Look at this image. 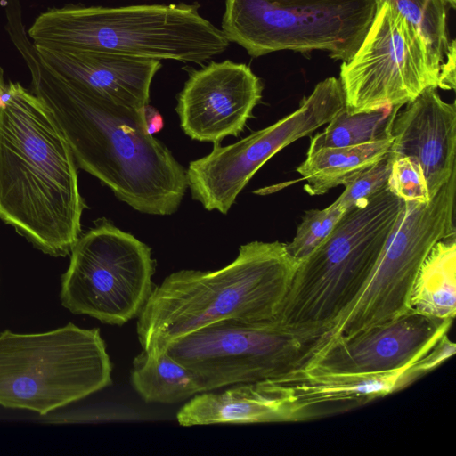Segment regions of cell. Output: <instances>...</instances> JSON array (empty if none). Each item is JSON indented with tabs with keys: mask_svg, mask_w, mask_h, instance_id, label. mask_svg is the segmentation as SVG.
<instances>
[{
	"mask_svg": "<svg viewBox=\"0 0 456 456\" xmlns=\"http://www.w3.org/2000/svg\"><path fill=\"white\" fill-rule=\"evenodd\" d=\"M452 323V320L435 319L410 309L331 343L303 369L348 374L395 372L413 365L447 334Z\"/></svg>",
	"mask_w": 456,
	"mask_h": 456,
	"instance_id": "14",
	"label": "cell"
},
{
	"mask_svg": "<svg viewBox=\"0 0 456 456\" xmlns=\"http://www.w3.org/2000/svg\"><path fill=\"white\" fill-rule=\"evenodd\" d=\"M400 110L398 107H386L351 114L344 105L322 132L311 136L308 151L392 139L393 122Z\"/></svg>",
	"mask_w": 456,
	"mask_h": 456,
	"instance_id": "22",
	"label": "cell"
},
{
	"mask_svg": "<svg viewBox=\"0 0 456 456\" xmlns=\"http://www.w3.org/2000/svg\"><path fill=\"white\" fill-rule=\"evenodd\" d=\"M345 212L335 202L322 209L305 211L293 240L286 243L290 256L299 262L311 254L331 233Z\"/></svg>",
	"mask_w": 456,
	"mask_h": 456,
	"instance_id": "24",
	"label": "cell"
},
{
	"mask_svg": "<svg viewBox=\"0 0 456 456\" xmlns=\"http://www.w3.org/2000/svg\"><path fill=\"white\" fill-rule=\"evenodd\" d=\"M297 265L286 243L255 240L218 270L172 273L154 286L137 317L142 350L160 355L179 338L221 321L275 319Z\"/></svg>",
	"mask_w": 456,
	"mask_h": 456,
	"instance_id": "3",
	"label": "cell"
},
{
	"mask_svg": "<svg viewBox=\"0 0 456 456\" xmlns=\"http://www.w3.org/2000/svg\"><path fill=\"white\" fill-rule=\"evenodd\" d=\"M387 188L404 202L427 203L431 200L420 166L408 157L393 159Z\"/></svg>",
	"mask_w": 456,
	"mask_h": 456,
	"instance_id": "26",
	"label": "cell"
},
{
	"mask_svg": "<svg viewBox=\"0 0 456 456\" xmlns=\"http://www.w3.org/2000/svg\"><path fill=\"white\" fill-rule=\"evenodd\" d=\"M290 407L270 380L240 383L222 392L197 394L182 406L183 427L290 421Z\"/></svg>",
	"mask_w": 456,
	"mask_h": 456,
	"instance_id": "18",
	"label": "cell"
},
{
	"mask_svg": "<svg viewBox=\"0 0 456 456\" xmlns=\"http://www.w3.org/2000/svg\"><path fill=\"white\" fill-rule=\"evenodd\" d=\"M112 363L97 328L69 322L41 333H0V406L39 415L112 384Z\"/></svg>",
	"mask_w": 456,
	"mask_h": 456,
	"instance_id": "6",
	"label": "cell"
},
{
	"mask_svg": "<svg viewBox=\"0 0 456 456\" xmlns=\"http://www.w3.org/2000/svg\"><path fill=\"white\" fill-rule=\"evenodd\" d=\"M61 276V305L74 314L121 326L141 314L154 284L151 248L102 219L80 234Z\"/></svg>",
	"mask_w": 456,
	"mask_h": 456,
	"instance_id": "9",
	"label": "cell"
},
{
	"mask_svg": "<svg viewBox=\"0 0 456 456\" xmlns=\"http://www.w3.org/2000/svg\"><path fill=\"white\" fill-rule=\"evenodd\" d=\"M410 308L424 315L453 320L456 314V237L438 241L415 279Z\"/></svg>",
	"mask_w": 456,
	"mask_h": 456,
	"instance_id": "19",
	"label": "cell"
},
{
	"mask_svg": "<svg viewBox=\"0 0 456 456\" xmlns=\"http://www.w3.org/2000/svg\"><path fill=\"white\" fill-rule=\"evenodd\" d=\"M314 345L281 327L275 319L226 320L179 338L165 353L192 370L208 392L240 383L273 380L302 369Z\"/></svg>",
	"mask_w": 456,
	"mask_h": 456,
	"instance_id": "11",
	"label": "cell"
},
{
	"mask_svg": "<svg viewBox=\"0 0 456 456\" xmlns=\"http://www.w3.org/2000/svg\"><path fill=\"white\" fill-rule=\"evenodd\" d=\"M372 22L338 80L351 113L402 108L437 87L443 62L418 29L387 0H378Z\"/></svg>",
	"mask_w": 456,
	"mask_h": 456,
	"instance_id": "10",
	"label": "cell"
},
{
	"mask_svg": "<svg viewBox=\"0 0 456 456\" xmlns=\"http://www.w3.org/2000/svg\"><path fill=\"white\" fill-rule=\"evenodd\" d=\"M392 139L346 147L307 151L305 159L297 167L305 191L323 195L358 171L374 164L390 150Z\"/></svg>",
	"mask_w": 456,
	"mask_h": 456,
	"instance_id": "20",
	"label": "cell"
},
{
	"mask_svg": "<svg viewBox=\"0 0 456 456\" xmlns=\"http://www.w3.org/2000/svg\"><path fill=\"white\" fill-rule=\"evenodd\" d=\"M405 105L393 122L390 152L420 166L432 199L456 170V104L429 87Z\"/></svg>",
	"mask_w": 456,
	"mask_h": 456,
	"instance_id": "15",
	"label": "cell"
},
{
	"mask_svg": "<svg viewBox=\"0 0 456 456\" xmlns=\"http://www.w3.org/2000/svg\"><path fill=\"white\" fill-rule=\"evenodd\" d=\"M260 78L243 63L211 61L193 70L177 97L180 126L191 139L220 143L237 137L262 98Z\"/></svg>",
	"mask_w": 456,
	"mask_h": 456,
	"instance_id": "13",
	"label": "cell"
},
{
	"mask_svg": "<svg viewBox=\"0 0 456 456\" xmlns=\"http://www.w3.org/2000/svg\"><path fill=\"white\" fill-rule=\"evenodd\" d=\"M8 84L5 83L3 69L0 67V106L4 103L7 94Z\"/></svg>",
	"mask_w": 456,
	"mask_h": 456,
	"instance_id": "30",
	"label": "cell"
},
{
	"mask_svg": "<svg viewBox=\"0 0 456 456\" xmlns=\"http://www.w3.org/2000/svg\"><path fill=\"white\" fill-rule=\"evenodd\" d=\"M143 115L146 129L150 134L153 135L163 128V118L155 108L147 104L143 108Z\"/></svg>",
	"mask_w": 456,
	"mask_h": 456,
	"instance_id": "29",
	"label": "cell"
},
{
	"mask_svg": "<svg viewBox=\"0 0 456 456\" xmlns=\"http://www.w3.org/2000/svg\"><path fill=\"white\" fill-rule=\"evenodd\" d=\"M378 1V0H377ZM422 36L426 43L444 63L452 40L447 29L444 0H387Z\"/></svg>",
	"mask_w": 456,
	"mask_h": 456,
	"instance_id": "23",
	"label": "cell"
},
{
	"mask_svg": "<svg viewBox=\"0 0 456 456\" xmlns=\"http://www.w3.org/2000/svg\"><path fill=\"white\" fill-rule=\"evenodd\" d=\"M377 0H225L222 31L252 57L324 51L347 61L365 37Z\"/></svg>",
	"mask_w": 456,
	"mask_h": 456,
	"instance_id": "8",
	"label": "cell"
},
{
	"mask_svg": "<svg viewBox=\"0 0 456 456\" xmlns=\"http://www.w3.org/2000/svg\"><path fill=\"white\" fill-rule=\"evenodd\" d=\"M43 62L60 75L124 105L143 109L161 68L159 60L33 44Z\"/></svg>",
	"mask_w": 456,
	"mask_h": 456,
	"instance_id": "17",
	"label": "cell"
},
{
	"mask_svg": "<svg viewBox=\"0 0 456 456\" xmlns=\"http://www.w3.org/2000/svg\"><path fill=\"white\" fill-rule=\"evenodd\" d=\"M456 352V344L444 334L422 357L413 365V370L421 377L435 370Z\"/></svg>",
	"mask_w": 456,
	"mask_h": 456,
	"instance_id": "27",
	"label": "cell"
},
{
	"mask_svg": "<svg viewBox=\"0 0 456 456\" xmlns=\"http://www.w3.org/2000/svg\"><path fill=\"white\" fill-rule=\"evenodd\" d=\"M420 376L412 365L395 372L348 374L300 369L273 380L287 400L290 421L343 412L403 389Z\"/></svg>",
	"mask_w": 456,
	"mask_h": 456,
	"instance_id": "16",
	"label": "cell"
},
{
	"mask_svg": "<svg viewBox=\"0 0 456 456\" xmlns=\"http://www.w3.org/2000/svg\"><path fill=\"white\" fill-rule=\"evenodd\" d=\"M456 170L427 203L404 202L367 282L354 302L317 341L314 355L331 343L393 320L410 308L418 272L432 248L456 235Z\"/></svg>",
	"mask_w": 456,
	"mask_h": 456,
	"instance_id": "7",
	"label": "cell"
},
{
	"mask_svg": "<svg viewBox=\"0 0 456 456\" xmlns=\"http://www.w3.org/2000/svg\"><path fill=\"white\" fill-rule=\"evenodd\" d=\"M7 30L29 69L32 93L51 110L77 165L134 210L175 213L188 188L186 170L147 132L143 109L116 102L46 66L20 20Z\"/></svg>",
	"mask_w": 456,
	"mask_h": 456,
	"instance_id": "1",
	"label": "cell"
},
{
	"mask_svg": "<svg viewBox=\"0 0 456 456\" xmlns=\"http://www.w3.org/2000/svg\"><path fill=\"white\" fill-rule=\"evenodd\" d=\"M392 162L389 150L379 161L347 177L342 183L344 191L334 202L345 211L367 205L371 197L387 187Z\"/></svg>",
	"mask_w": 456,
	"mask_h": 456,
	"instance_id": "25",
	"label": "cell"
},
{
	"mask_svg": "<svg viewBox=\"0 0 456 456\" xmlns=\"http://www.w3.org/2000/svg\"><path fill=\"white\" fill-rule=\"evenodd\" d=\"M86 207L77 163L51 110L8 83L0 106V219L43 253L65 256L81 234Z\"/></svg>",
	"mask_w": 456,
	"mask_h": 456,
	"instance_id": "2",
	"label": "cell"
},
{
	"mask_svg": "<svg viewBox=\"0 0 456 456\" xmlns=\"http://www.w3.org/2000/svg\"><path fill=\"white\" fill-rule=\"evenodd\" d=\"M455 40L452 39L449 52L444 59V63L441 65L437 87H440L444 90L455 89Z\"/></svg>",
	"mask_w": 456,
	"mask_h": 456,
	"instance_id": "28",
	"label": "cell"
},
{
	"mask_svg": "<svg viewBox=\"0 0 456 456\" xmlns=\"http://www.w3.org/2000/svg\"><path fill=\"white\" fill-rule=\"evenodd\" d=\"M130 382L146 403L172 404L205 392L200 378L167 353L153 356L142 350L133 360Z\"/></svg>",
	"mask_w": 456,
	"mask_h": 456,
	"instance_id": "21",
	"label": "cell"
},
{
	"mask_svg": "<svg viewBox=\"0 0 456 456\" xmlns=\"http://www.w3.org/2000/svg\"><path fill=\"white\" fill-rule=\"evenodd\" d=\"M27 35L35 45L194 63L221 54L230 43L187 4L55 7L40 13Z\"/></svg>",
	"mask_w": 456,
	"mask_h": 456,
	"instance_id": "4",
	"label": "cell"
},
{
	"mask_svg": "<svg viewBox=\"0 0 456 456\" xmlns=\"http://www.w3.org/2000/svg\"><path fill=\"white\" fill-rule=\"evenodd\" d=\"M345 105L338 78L319 82L299 107L274 124L230 145L214 144L186 170L192 199L206 210L227 214L254 175L273 155L329 123Z\"/></svg>",
	"mask_w": 456,
	"mask_h": 456,
	"instance_id": "12",
	"label": "cell"
},
{
	"mask_svg": "<svg viewBox=\"0 0 456 456\" xmlns=\"http://www.w3.org/2000/svg\"><path fill=\"white\" fill-rule=\"evenodd\" d=\"M387 187L345 212L331 233L298 262L276 322L314 344L367 282L403 211Z\"/></svg>",
	"mask_w": 456,
	"mask_h": 456,
	"instance_id": "5",
	"label": "cell"
}]
</instances>
